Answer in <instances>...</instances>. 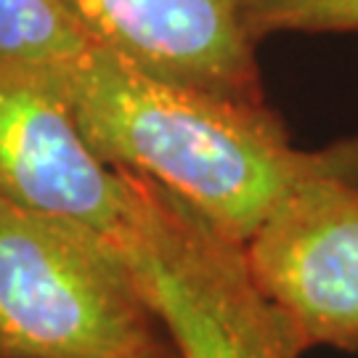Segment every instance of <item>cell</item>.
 <instances>
[{
    "mask_svg": "<svg viewBox=\"0 0 358 358\" xmlns=\"http://www.w3.org/2000/svg\"><path fill=\"white\" fill-rule=\"evenodd\" d=\"M0 358H180L130 260L93 231L0 202Z\"/></svg>",
    "mask_w": 358,
    "mask_h": 358,
    "instance_id": "obj_2",
    "label": "cell"
},
{
    "mask_svg": "<svg viewBox=\"0 0 358 358\" xmlns=\"http://www.w3.org/2000/svg\"><path fill=\"white\" fill-rule=\"evenodd\" d=\"M88 45L62 0H0V62L51 72Z\"/></svg>",
    "mask_w": 358,
    "mask_h": 358,
    "instance_id": "obj_7",
    "label": "cell"
},
{
    "mask_svg": "<svg viewBox=\"0 0 358 358\" xmlns=\"http://www.w3.org/2000/svg\"><path fill=\"white\" fill-rule=\"evenodd\" d=\"M93 43L143 75L217 99L268 103L242 0H62Z\"/></svg>",
    "mask_w": 358,
    "mask_h": 358,
    "instance_id": "obj_6",
    "label": "cell"
},
{
    "mask_svg": "<svg viewBox=\"0 0 358 358\" xmlns=\"http://www.w3.org/2000/svg\"><path fill=\"white\" fill-rule=\"evenodd\" d=\"M242 16L255 43L282 32H358V0H242Z\"/></svg>",
    "mask_w": 358,
    "mask_h": 358,
    "instance_id": "obj_8",
    "label": "cell"
},
{
    "mask_svg": "<svg viewBox=\"0 0 358 358\" xmlns=\"http://www.w3.org/2000/svg\"><path fill=\"white\" fill-rule=\"evenodd\" d=\"M136 273L180 358H303L297 327L257 289L244 244L194 213L167 217L136 255Z\"/></svg>",
    "mask_w": 358,
    "mask_h": 358,
    "instance_id": "obj_3",
    "label": "cell"
},
{
    "mask_svg": "<svg viewBox=\"0 0 358 358\" xmlns=\"http://www.w3.org/2000/svg\"><path fill=\"white\" fill-rule=\"evenodd\" d=\"M0 202L62 217L125 250L136 186L101 162L40 69L0 62Z\"/></svg>",
    "mask_w": 358,
    "mask_h": 358,
    "instance_id": "obj_4",
    "label": "cell"
},
{
    "mask_svg": "<svg viewBox=\"0 0 358 358\" xmlns=\"http://www.w3.org/2000/svg\"><path fill=\"white\" fill-rule=\"evenodd\" d=\"M257 289L310 348L358 353V183L289 194L244 244Z\"/></svg>",
    "mask_w": 358,
    "mask_h": 358,
    "instance_id": "obj_5",
    "label": "cell"
},
{
    "mask_svg": "<svg viewBox=\"0 0 358 358\" xmlns=\"http://www.w3.org/2000/svg\"><path fill=\"white\" fill-rule=\"evenodd\" d=\"M45 77L101 162L165 186L242 244L297 189L358 183V136L297 149L271 103L167 85L93 40Z\"/></svg>",
    "mask_w": 358,
    "mask_h": 358,
    "instance_id": "obj_1",
    "label": "cell"
}]
</instances>
